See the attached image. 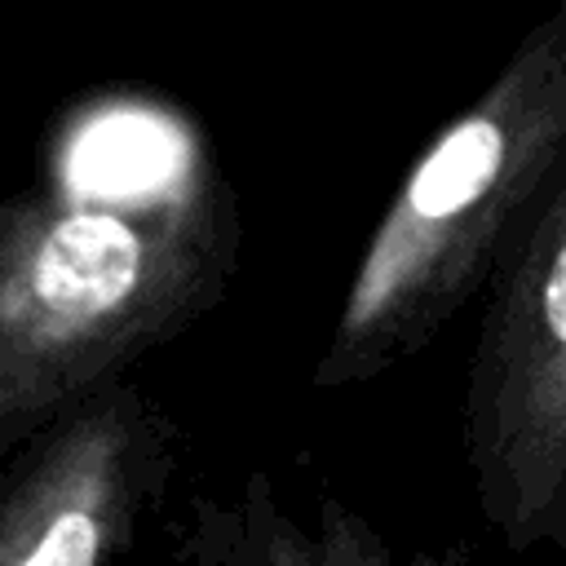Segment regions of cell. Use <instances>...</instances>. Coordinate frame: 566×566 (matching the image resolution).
Masks as SVG:
<instances>
[{
    "mask_svg": "<svg viewBox=\"0 0 566 566\" xmlns=\"http://www.w3.org/2000/svg\"><path fill=\"white\" fill-rule=\"evenodd\" d=\"M177 469V424L111 380L40 438L0 482V566H115Z\"/></svg>",
    "mask_w": 566,
    "mask_h": 566,
    "instance_id": "277c9868",
    "label": "cell"
},
{
    "mask_svg": "<svg viewBox=\"0 0 566 566\" xmlns=\"http://www.w3.org/2000/svg\"><path fill=\"white\" fill-rule=\"evenodd\" d=\"M557 177H566V4L517 40L495 80L407 168L349 274L314 389H354L420 354L491 279Z\"/></svg>",
    "mask_w": 566,
    "mask_h": 566,
    "instance_id": "7a4b0ae2",
    "label": "cell"
},
{
    "mask_svg": "<svg viewBox=\"0 0 566 566\" xmlns=\"http://www.w3.org/2000/svg\"><path fill=\"white\" fill-rule=\"evenodd\" d=\"M172 566H402L385 535L345 500L318 495L301 517L265 469L234 491H199L186 509Z\"/></svg>",
    "mask_w": 566,
    "mask_h": 566,
    "instance_id": "5b68a950",
    "label": "cell"
},
{
    "mask_svg": "<svg viewBox=\"0 0 566 566\" xmlns=\"http://www.w3.org/2000/svg\"><path fill=\"white\" fill-rule=\"evenodd\" d=\"M234 252V208L208 164L142 195H4L0 460L208 314Z\"/></svg>",
    "mask_w": 566,
    "mask_h": 566,
    "instance_id": "6da1fadb",
    "label": "cell"
},
{
    "mask_svg": "<svg viewBox=\"0 0 566 566\" xmlns=\"http://www.w3.org/2000/svg\"><path fill=\"white\" fill-rule=\"evenodd\" d=\"M464 455L504 548L566 544V177L544 190L486 279Z\"/></svg>",
    "mask_w": 566,
    "mask_h": 566,
    "instance_id": "3957f363",
    "label": "cell"
}]
</instances>
